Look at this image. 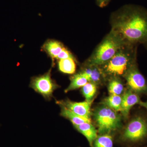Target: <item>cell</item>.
I'll list each match as a JSON object with an SVG mask.
<instances>
[{
    "mask_svg": "<svg viewBox=\"0 0 147 147\" xmlns=\"http://www.w3.org/2000/svg\"><path fill=\"white\" fill-rule=\"evenodd\" d=\"M96 91V85L88 82L82 87V92L87 101H92Z\"/></svg>",
    "mask_w": 147,
    "mask_h": 147,
    "instance_id": "obj_19",
    "label": "cell"
},
{
    "mask_svg": "<svg viewBox=\"0 0 147 147\" xmlns=\"http://www.w3.org/2000/svg\"><path fill=\"white\" fill-rule=\"evenodd\" d=\"M113 137L110 134L98 135L92 147H113Z\"/></svg>",
    "mask_w": 147,
    "mask_h": 147,
    "instance_id": "obj_16",
    "label": "cell"
},
{
    "mask_svg": "<svg viewBox=\"0 0 147 147\" xmlns=\"http://www.w3.org/2000/svg\"><path fill=\"white\" fill-rule=\"evenodd\" d=\"M125 44L117 34L111 31L89 59L88 65L99 66L105 64Z\"/></svg>",
    "mask_w": 147,
    "mask_h": 147,
    "instance_id": "obj_3",
    "label": "cell"
},
{
    "mask_svg": "<svg viewBox=\"0 0 147 147\" xmlns=\"http://www.w3.org/2000/svg\"><path fill=\"white\" fill-rule=\"evenodd\" d=\"M58 66L59 70L63 73L72 74L76 71V64L73 58L59 60Z\"/></svg>",
    "mask_w": 147,
    "mask_h": 147,
    "instance_id": "obj_14",
    "label": "cell"
},
{
    "mask_svg": "<svg viewBox=\"0 0 147 147\" xmlns=\"http://www.w3.org/2000/svg\"><path fill=\"white\" fill-rule=\"evenodd\" d=\"M124 75L130 90L137 94L147 92L146 79L139 71L136 64L132 66Z\"/></svg>",
    "mask_w": 147,
    "mask_h": 147,
    "instance_id": "obj_6",
    "label": "cell"
},
{
    "mask_svg": "<svg viewBox=\"0 0 147 147\" xmlns=\"http://www.w3.org/2000/svg\"><path fill=\"white\" fill-rule=\"evenodd\" d=\"M139 105H141V106L144 107L147 110V101L146 102H142V101H140L139 103Z\"/></svg>",
    "mask_w": 147,
    "mask_h": 147,
    "instance_id": "obj_22",
    "label": "cell"
},
{
    "mask_svg": "<svg viewBox=\"0 0 147 147\" xmlns=\"http://www.w3.org/2000/svg\"><path fill=\"white\" fill-rule=\"evenodd\" d=\"M50 70L44 75L32 79L31 86L36 91L45 98H49L57 88V85L51 77Z\"/></svg>",
    "mask_w": 147,
    "mask_h": 147,
    "instance_id": "obj_7",
    "label": "cell"
},
{
    "mask_svg": "<svg viewBox=\"0 0 147 147\" xmlns=\"http://www.w3.org/2000/svg\"><path fill=\"white\" fill-rule=\"evenodd\" d=\"M140 98L137 94L130 90H127L122 96L121 113L125 118L128 117L131 108L140 102Z\"/></svg>",
    "mask_w": 147,
    "mask_h": 147,
    "instance_id": "obj_9",
    "label": "cell"
},
{
    "mask_svg": "<svg viewBox=\"0 0 147 147\" xmlns=\"http://www.w3.org/2000/svg\"><path fill=\"white\" fill-rule=\"evenodd\" d=\"M88 81L96 85L100 83L105 77V74L98 66L88 65V67L80 72Z\"/></svg>",
    "mask_w": 147,
    "mask_h": 147,
    "instance_id": "obj_10",
    "label": "cell"
},
{
    "mask_svg": "<svg viewBox=\"0 0 147 147\" xmlns=\"http://www.w3.org/2000/svg\"><path fill=\"white\" fill-rule=\"evenodd\" d=\"M112 30L125 44L147 47V10L134 5L123 7L113 13Z\"/></svg>",
    "mask_w": 147,
    "mask_h": 147,
    "instance_id": "obj_1",
    "label": "cell"
},
{
    "mask_svg": "<svg viewBox=\"0 0 147 147\" xmlns=\"http://www.w3.org/2000/svg\"><path fill=\"white\" fill-rule=\"evenodd\" d=\"M122 96L120 95H111L104 100V105L115 110L116 112L121 111Z\"/></svg>",
    "mask_w": 147,
    "mask_h": 147,
    "instance_id": "obj_17",
    "label": "cell"
},
{
    "mask_svg": "<svg viewBox=\"0 0 147 147\" xmlns=\"http://www.w3.org/2000/svg\"><path fill=\"white\" fill-rule=\"evenodd\" d=\"M88 82L86 78L80 72L75 74L71 78V83L68 88L65 90V92H66L82 88L88 83Z\"/></svg>",
    "mask_w": 147,
    "mask_h": 147,
    "instance_id": "obj_15",
    "label": "cell"
},
{
    "mask_svg": "<svg viewBox=\"0 0 147 147\" xmlns=\"http://www.w3.org/2000/svg\"><path fill=\"white\" fill-rule=\"evenodd\" d=\"M110 0H96V3L98 6L100 7H103L106 6Z\"/></svg>",
    "mask_w": 147,
    "mask_h": 147,
    "instance_id": "obj_21",
    "label": "cell"
},
{
    "mask_svg": "<svg viewBox=\"0 0 147 147\" xmlns=\"http://www.w3.org/2000/svg\"><path fill=\"white\" fill-rule=\"evenodd\" d=\"M123 84L117 78H114L110 81L108 89L111 95H120L123 91Z\"/></svg>",
    "mask_w": 147,
    "mask_h": 147,
    "instance_id": "obj_18",
    "label": "cell"
},
{
    "mask_svg": "<svg viewBox=\"0 0 147 147\" xmlns=\"http://www.w3.org/2000/svg\"><path fill=\"white\" fill-rule=\"evenodd\" d=\"M69 58L74 59L73 56L71 55V53L69 52L68 50L64 47L63 50H62L61 53L58 55L56 59L59 60L62 59H67V58Z\"/></svg>",
    "mask_w": 147,
    "mask_h": 147,
    "instance_id": "obj_20",
    "label": "cell"
},
{
    "mask_svg": "<svg viewBox=\"0 0 147 147\" xmlns=\"http://www.w3.org/2000/svg\"><path fill=\"white\" fill-rule=\"evenodd\" d=\"M137 46L125 44L101 69L105 74L114 76L124 75L136 64Z\"/></svg>",
    "mask_w": 147,
    "mask_h": 147,
    "instance_id": "obj_2",
    "label": "cell"
},
{
    "mask_svg": "<svg viewBox=\"0 0 147 147\" xmlns=\"http://www.w3.org/2000/svg\"><path fill=\"white\" fill-rule=\"evenodd\" d=\"M64 48L60 42L55 40H49L45 42L42 48L53 59H56Z\"/></svg>",
    "mask_w": 147,
    "mask_h": 147,
    "instance_id": "obj_12",
    "label": "cell"
},
{
    "mask_svg": "<svg viewBox=\"0 0 147 147\" xmlns=\"http://www.w3.org/2000/svg\"><path fill=\"white\" fill-rule=\"evenodd\" d=\"M92 101L74 102L67 100L65 101H59L58 103L61 106H63L71 110L75 114L80 116L90 119V107Z\"/></svg>",
    "mask_w": 147,
    "mask_h": 147,
    "instance_id": "obj_8",
    "label": "cell"
},
{
    "mask_svg": "<svg viewBox=\"0 0 147 147\" xmlns=\"http://www.w3.org/2000/svg\"><path fill=\"white\" fill-rule=\"evenodd\" d=\"M75 128L86 138L91 147L97 137V131L91 123H85L79 125H74Z\"/></svg>",
    "mask_w": 147,
    "mask_h": 147,
    "instance_id": "obj_11",
    "label": "cell"
},
{
    "mask_svg": "<svg viewBox=\"0 0 147 147\" xmlns=\"http://www.w3.org/2000/svg\"><path fill=\"white\" fill-rule=\"evenodd\" d=\"M147 136V123L141 117L131 120L121 135L120 139L124 142L137 143Z\"/></svg>",
    "mask_w": 147,
    "mask_h": 147,
    "instance_id": "obj_5",
    "label": "cell"
},
{
    "mask_svg": "<svg viewBox=\"0 0 147 147\" xmlns=\"http://www.w3.org/2000/svg\"><path fill=\"white\" fill-rule=\"evenodd\" d=\"M94 118L100 134H110L121 128V120L117 112L104 105L94 112Z\"/></svg>",
    "mask_w": 147,
    "mask_h": 147,
    "instance_id": "obj_4",
    "label": "cell"
},
{
    "mask_svg": "<svg viewBox=\"0 0 147 147\" xmlns=\"http://www.w3.org/2000/svg\"><path fill=\"white\" fill-rule=\"evenodd\" d=\"M61 115L69 119L74 125H79L85 123H91V119L79 116L63 106H61Z\"/></svg>",
    "mask_w": 147,
    "mask_h": 147,
    "instance_id": "obj_13",
    "label": "cell"
}]
</instances>
